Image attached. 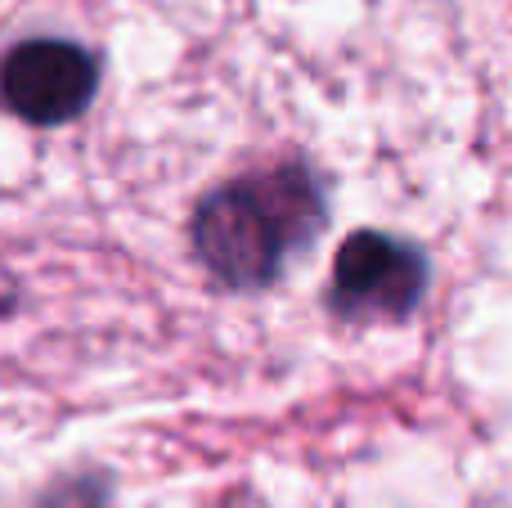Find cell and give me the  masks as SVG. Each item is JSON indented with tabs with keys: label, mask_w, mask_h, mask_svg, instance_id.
I'll use <instances>...</instances> for the list:
<instances>
[{
	"label": "cell",
	"mask_w": 512,
	"mask_h": 508,
	"mask_svg": "<svg viewBox=\"0 0 512 508\" xmlns=\"http://www.w3.org/2000/svg\"><path fill=\"white\" fill-rule=\"evenodd\" d=\"M328 230V185L306 158L252 167L194 203L189 248L230 293H265Z\"/></svg>",
	"instance_id": "cell-1"
},
{
	"label": "cell",
	"mask_w": 512,
	"mask_h": 508,
	"mask_svg": "<svg viewBox=\"0 0 512 508\" xmlns=\"http://www.w3.org/2000/svg\"><path fill=\"white\" fill-rule=\"evenodd\" d=\"M432 284L423 243L387 230H355L342 239L328 279V315L337 324H409Z\"/></svg>",
	"instance_id": "cell-2"
},
{
	"label": "cell",
	"mask_w": 512,
	"mask_h": 508,
	"mask_svg": "<svg viewBox=\"0 0 512 508\" xmlns=\"http://www.w3.org/2000/svg\"><path fill=\"white\" fill-rule=\"evenodd\" d=\"M99 95V54L72 36H23L0 54V108L27 126L77 122Z\"/></svg>",
	"instance_id": "cell-3"
},
{
	"label": "cell",
	"mask_w": 512,
	"mask_h": 508,
	"mask_svg": "<svg viewBox=\"0 0 512 508\" xmlns=\"http://www.w3.org/2000/svg\"><path fill=\"white\" fill-rule=\"evenodd\" d=\"M27 508H113V477L99 473V468L63 473Z\"/></svg>",
	"instance_id": "cell-4"
}]
</instances>
